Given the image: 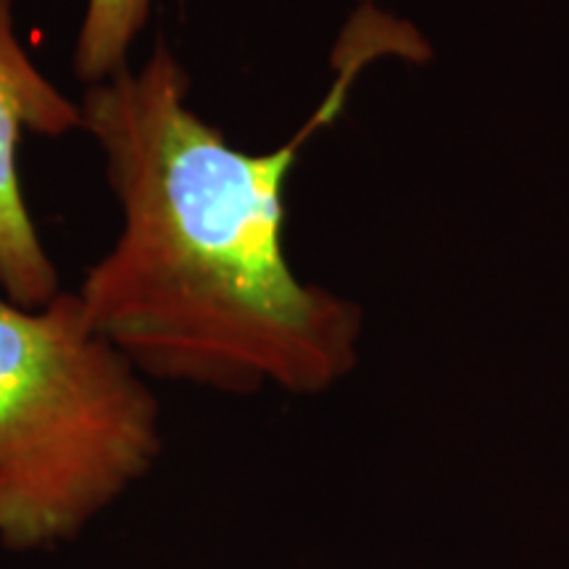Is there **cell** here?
<instances>
[{
  "mask_svg": "<svg viewBox=\"0 0 569 569\" xmlns=\"http://www.w3.org/2000/svg\"><path fill=\"white\" fill-rule=\"evenodd\" d=\"M417 32L353 13L332 82L301 130L240 151L190 106V77L167 38L82 96L122 227L74 290L88 322L148 380L230 396L332 390L359 365V303L298 280L284 256V184L309 140L346 111L380 59H425Z\"/></svg>",
  "mask_w": 569,
  "mask_h": 569,
  "instance_id": "1",
  "label": "cell"
},
{
  "mask_svg": "<svg viewBox=\"0 0 569 569\" xmlns=\"http://www.w3.org/2000/svg\"><path fill=\"white\" fill-rule=\"evenodd\" d=\"M151 380L74 290L27 309L0 293V549L71 543L161 457Z\"/></svg>",
  "mask_w": 569,
  "mask_h": 569,
  "instance_id": "2",
  "label": "cell"
},
{
  "mask_svg": "<svg viewBox=\"0 0 569 569\" xmlns=\"http://www.w3.org/2000/svg\"><path fill=\"white\" fill-rule=\"evenodd\" d=\"M84 132L82 106L32 61L17 32L13 0H0V293L40 309L61 293V277L34 224L19 172L27 132Z\"/></svg>",
  "mask_w": 569,
  "mask_h": 569,
  "instance_id": "3",
  "label": "cell"
},
{
  "mask_svg": "<svg viewBox=\"0 0 569 569\" xmlns=\"http://www.w3.org/2000/svg\"><path fill=\"white\" fill-rule=\"evenodd\" d=\"M153 3L156 0H84L71 56L77 80L90 88L130 67V53L151 19Z\"/></svg>",
  "mask_w": 569,
  "mask_h": 569,
  "instance_id": "4",
  "label": "cell"
}]
</instances>
